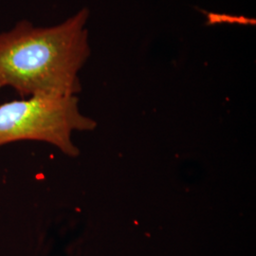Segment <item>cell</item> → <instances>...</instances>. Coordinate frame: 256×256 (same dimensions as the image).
Returning a JSON list of instances; mask_svg holds the SVG:
<instances>
[{"label":"cell","mask_w":256,"mask_h":256,"mask_svg":"<svg viewBox=\"0 0 256 256\" xmlns=\"http://www.w3.org/2000/svg\"><path fill=\"white\" fill-rule=\"evenodd\" d=\"M82 8L63 22L37 27L22 19L0 32V90L10 88L21 98L76 96L79 74L90 58L88 21Z\"/></svg>","instance_id":"obj_1"},{"label":"cell","mask_w":256,"mask_h":256,"mask_svg":"<svg viewBox=\"0 0 256 256\" xmlns=\"http://www.w3.org/2000/svg\"><path fill=\"white\" fill-rule=\"evenodd\" d=\"M95 128L96 122L81 112L77 96H34L0 104V146L34 140L77 156L72 134Z\"/></svg>","instance_id":"obj_2"}]
</instances>
